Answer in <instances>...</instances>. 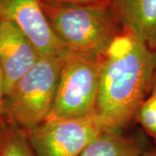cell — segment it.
Segmentation results:
<instances>
[{"mask_svg": "<svg viewBox=\"0 0 156 156\" xmlns=\"http://www.w3.org/2000/svg\"><path fill=\"white\" fill-rule=\"evenodd\" d=\"M156 74V50L123 31L101 56L95 114L108 129L124 130L150 94Z\"/></svg>", "mask_w": 156, "mask_h": 156, "instance_id": "obj_1", "label": "cell"}, {"mask_svg": "<svg viewBox=\"0 0 156 156\" xmlns=\"http://www.w3.org/2000/svg\"><path fill=\"white\" fill-rule=\"evenodd\" d=\"M41 3L52 30L73 52L101 56L123 31L111 1L84 5Z\"/></svg>", "mask_w": 156, "mask_h": 156, "instance_id": "obj_2", "label": "cell"}, {"mask_svg": "<svg viewBox=\"0 0 156 156\" xmlns=\"http://www.w3.org/2000/svg\"><path fill=\"white\" fill-rule=\"evenodd\" d=\"M61 68L60 56H41L5 98V115L15 127L28 132L50 116Z\"/></svg>", "mask_w": 156, "mask_h": 156, "instance_id": "obj_3", "label": "cell"}, {"mask_svg": "<svg viewBox=\"0 0 156 156\" xmlns=\"http://www.w3.org/2000/svg\"><path fill=\"white\" fill-rule=\"evenodd\" d=\"M100 67L101 56L69 50L62 54L55 101L47 121L78 119L95 114Z\"/></svg>", "mask_w": 156, "mask_h": 156, "instance_id": "obj_4", "label": "cell"}, {"mask_svg": "<svg viewBox=\"0 0 156 156\" xmlns=\"http://www.w3.org/2000/svg\"><path fill=\"white\" fill-rule=\"evenodd\" d=\"M106 130L96 114L89 116L47 121L25 132L36 156H79Z\"/></svg>", "mask_w": 156, "mask_h": 156, "instance_id": "obj_5", "label": "cell"}, {"mask_svg": "<svg viewBox=\"0 0 156 156\" xmlns=\"http://www.w3.org/2000/svg\"><path fill=\"white\" fill-rule=\"evenodd\" d=\"M0 21L14 23L40 56H60L66 50L50 27L41 0H0Z\"/></svg>", "mask_w": 156, "mask_h": 156, "instance_id": "obj_6", "label": "cell"}, {"mask_svg": "<svg viewBox=\"0 0 156 156\" xmlns=\"http://www.w3.org/2000/svg\"><path fill=\"white\" fill-rule=\"evenodd\" d=\"M40 56L32 44L14 23L0 21V69L5 96Z\"/></svg>", "mask_w": 156, "mask_h": 156, "instance_id": "obj_7", "label": "cell"}, {"mask_svg": "<svg viewBox=\"0 0 156 156\" xmlns=\"http://www.w3.org/2000/svg\"><path fill=\"white\" fill-rule=\"evenodd\" d=\"M123 29L156 50V0H111Z\"/></svg>", "mask_w": 156, "mask_h": 156, "instance_id": "obj_8", "label": "cell"}, {"mask_svg": "<svg viewBox=\"0 0 156 156\" xmlns=\"http://www.w3.org/2000/svg\"><path fill=\"white\" fill-rule=\"evenodd\" d=\"M146 149L144 142L124 130L108 129L96 137L79 156H140Z\"/></svg>", "mask_w": 156, "mask_h": 156, "instance_id": "obj_9", "label": "cell"}, {"mask_svg": "<svg viewBox=\"0 0 156 156\" xmlns=\"http://www.w3.org/2000/svg\"><path fill=\"white\" fill-rule=\"evenodd\" d=\"M0 156H36L26 133L11 124L0 134Z\"/></svg>", "mask_w": 156, "mask_h": 156, "instance_id": "obj_10", "label": "cell"}, {"mask_svg": "<svg viewBox=\"0 0 156 156\" xmlns=\"http://www.w3.org/2000/svg\"><path fill=\"white\" fill-rule=\"evenodd\" d=\"M146 133L156 140V85L139 107L135 118Z\"/></svg>", "mask_w": 156, "mask_h": 156, "instance_id": "obj_11", "label": "cell"}, {"mask_svg": "<svg viewBox=\"0 0 156 156\" xmlns=\"http://www.w3.org/2000/svg\"><path fill=\"white\" fill-rule=\"evenodd\" d=\"M42 2L49 4H57V5H97L108 3L111 0H41Z\"/></svg>", "mask_w": 156, "mask_h": 156, "instance_id": "obj_12", "label": "cell"}, {"mask_svg": "<svg viewBox=\"0 0 156 156\" xmlns=\"http://www.w3.org/2000/svg\"><path fill=\"white\" fill-rule=\"evenodd\" d=\"M5 93L4 78H3V75L0 69V134L4 127L3 118L5 115Z\"/></svg>", "mask_w": 156, "mask_h": 156, "instance_id": "obj_13", "label": "cell"}, {"mask_svg": "<svg viewBox=\"0 0 156 156\" xmlns=\"http://www.w3.org/2000/svg\"><path fill=\"white\" fill-rule=\"evenodd\" d=\"M140 156H156V147L147 149Z\"/></svg>", "mask_w": 156, "mask_h": 156, "instance_id": "obj_14", "label": "cell"}, {"mask_svg": "<svg viewBox=\"0 0 156 156\" xmlns=\"http://www.w3.org/2000/svg\"><path fill=\"white\" fill-rule=\"evenodd\" d=\"M154 85H156V74H155V76H154Z\"/></svg>", "mask_w": 156, "mask_h": 156, "instance_id": "obj_15", "label": "cell"}]
</instances>
